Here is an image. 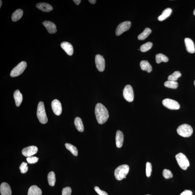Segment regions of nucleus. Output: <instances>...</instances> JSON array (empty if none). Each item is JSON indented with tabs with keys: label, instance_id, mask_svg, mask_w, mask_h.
Here are the masks:
<instances>
[{
	"label": "nucleus",
	"instance_id": "nucleus-1",
	"mask_svg": "<svg viewBox=\"0 0 195 195\" xmlns=\"http://www.w3.org/2000/svg\"><path fill=\"white\" fill-rule=\"evenodd\" d=\"M95 113L97 122L99 124H103L108 119L109 115L107 109L101 103L96 104Z\"/></svg>",
	"mask_w": 195,
	"mask_h": 195
},
{
	"label": "nucleus",
	"instance_id": "nucleus-2",
	"mask_svg": "<svg viewBox=\"0 0 195 195\" xmlns=\"http://www.w3.org/2000/svg\"><path fill=\"white\" fill-rule=\"evenodd\" d=\"M129 170V167L127 164H123L118 167L114 172L116 178L118 180H121L126 178V176L128 174Z\"/></svg>",
	"mask_w": 195,
	"mask_h": 195
},
{
	"label": "nucleus",
	"instance_id": "nucleus-3",
	"mask_svg": "<svg viewBox=\"0 0 195 195\" xmlns=\"http://www.w3.org/2000/svg\"><path fill=\"white\" fill-rule=\"evenodd\" d=\"M37 117L41 123L45 124L48 122V119L46 115L45 106L43 102H40L38 105L37 110Z\"/></svg>",
	"mask_w": 195,
	"mask_h": 195
},
{
	"label": "nucleus",
	"instance_id": "nucleus-4",
	"mask_svg": "<svg viewBox=\"0 0 195 195\" xmlns=\"http://www.w3.org/2000/svg\"><path fill=\"white\" fill-rule=\"evenodd\" d=\"M177 131L180 136L184 138H188L192 135L193 133V129L190 125L185 124L179 126Z\"/></svg>",
	"mask_w": 195,
	"mask_h": 195
},
{
	"label": "nucleus",
	"instance_id": "nucleus-5",
	"mask_svg": "<svg viewBox=\"0 0 195 195\" xmlns=\"http://www.w3.org/2000/svg\"><path fill=\"white\" fill-rule=\"evenodd\" d=\"M176 158L178 165L183 170H186L190 166L189 160L185 155L182 153H179L176 155Z\"/></svg>",
	"mask_w": 195,
	"mask_h": 195
},
{
	"label": "nucleus",
	"instance_id": "nucleus-6",
	"mask_svg": "<svg viewBox=\"0 0 195 195\" xmlns=\"http://www.w3.org/2000/svg\"><path fill=\"white\" fill-rule=\"evenodd\" d=\"M27 62L24 61L21 62L14 68L10 73L12 77H16L21 75L27 68Z\"/></svg>",
	"mask_w": 195,
	"mask_h": 195
},
{
	"label": "nucleus",
	"instance_id": "nucleus-7",
	"mask_svg": "<svg viewBox=\"0 0 195 195\" xmlns=\"http://www.w3.org/2000/svg\"><path fill=\"white\" fill-rule=\"evenodd\" d=\"M163 106L170 110H178L180 108V105L177 101L174 100L167 98L162 101Z\"/></svg>",
	"mask_w": 195,
	"mask_h": 195
},
{
	"label": "nucleus",
	"instance_id": "nucleus-8",
	"mask_svg": "<svg viewBox=\"0 0 195 195\" xmlns=\"http://www.w3.org/2000/svg\"><path fill=\"white\" fill-rule=\"evenodd\" d=\"M123 95L127 101L131 102L134 100V93L131 86L128 85L125 86L123 91Z\"/></svg>",
	"mask_w": 195,
	"mask_h": 195
},
{
	"label": "nucleus",
	"instance_id": "nucleus-9",
	"mask_svg": "<svg viewBox=\"0 0 195 195\" xmlns=\"http://www.w3.org/2000/svg\"><path fill=\"white\" fill-rule=\"evenodd\" d=\"M131 25V23L129 21H125L120 23L116 29V34L117 36L120 35L124 32L128 31Z\"/></svg>",
	"mask_w": 195,
	"mask_h": 195
},
{
	"label": "nucleus",
	"instance_id": "nucleus-10",
	"mask_svg": "<svg viewBox=\"0 0 195 195\" xmlns=\"http://www.w3.org/2000/svg\"><path fill=\"white\" fill-rule=\"evenodd\" d=\"M95 63L97 68L100 72H103L105 67V60L102 55L98 54L95 57Z\"/></svg>",
	"mask_w": 195,
	"mask_h": 195
},
{
	"label": "nucleus",
	"instance_id": "nucleus-11",
	"mask_svg": "<svg viewBox=\"0 0 195 195\" xmlns=\"http://www.w3.org/2000/svg\"><path fill=\"white\" fill-rule=\"evenodd\" d=\"M38 150V148L36 146H31L25 148L22 151V154L26 157H31L36 154Z\"/></svg>",
	"mask_w": 195,
	"mask_h": 195
},
{
	"label": "nucleus",
	"instance_id": "nucleus-12",
	"mask_svg": "<svg viewBox=\"0 0 195 195\" xmlns=\"http://www.w3.org/2000/svg\"><path fill=\"white\" fill-rule=\"evenodd\" d=\"M52 108L53 112L57 116L61 115L62 112V108L61 103L58 99H54L52 103Z\"/></svg>",
	"mask_w": 195,
	"mask_h": 195
},
{
	"label": "nucleus",
	"instance_id": "nucleus-13",
	"mask_svg": "<svg viewBox=\"0 0 195 195\" xmlns=\"http://www.w3.org/2000/svg\"><path fill=\"white\" fill-rule=\"evenodd\" d=\"M42 24L47 29L49 33L54 34L57 32V27L54 23L48 21H45L43 22Z\"/></svg>",
	"mask_w": 195,
	"mask_h": 195
},
{
	"label": "nucleus",
	"instance_id": "nucleus-14",
	"mask_svg": "<svg viewBox=\"0 0 195 195\" xmlns=\"http://www.w3.org/2000/svg\"><path fill=\"white\" fill-rule=\"evenodd\" d=\"M0 192L1 195H11L12 194L10 185L5 182L2 183L0 187Z\"/></svg>",
	"mask_w": 195,
	"mask_h": 195
},
{
	"label": "nucleus",
	"instance_id": "nucleus-15",
	"mask_svg": "<svg viewBox=\"0 0 195 195\" xmlns=\"http://www.w3.org/2000/svg\"><path fill=\"white\" fill-rule=\"evenodd\" d=\"M61 47L68 55L71 56L73 55V48L70 43L67 42H64L61 43Z\"/></svg>",
	"mask_w": 195,
	"mask_h": 195
},
{
	"label": "nucleus",
	"instance_id": "nucleus-16",
	"mask_svg": "<svg viewBox=\"0 0 195 195\" xmlns=\"http://www.w3.org/2000/svg\"><path fill=\"white\" fill-rule=\"evenodd\" d=\"M185 43L187 51L190 53H194L195 52L194 44L191 39L186 38L185 39Z\"/></svg>",
	"mask_w": 195,
	"mask_h": 195
},
{
	"label": "nucleus",
	"instance_id": "nucleus-17",
	"mask_svg": "<svg viewBox=\"0 0 195 195\" xmlns=\"http://www.w3.org/2000/svg\"><path fill=\"white\" fill-rule=\"evenodd\" d=\"M124 141V134L122 131L118 130L116 135V146L118 148H121Z\"/></svg>",
	"mask_w": 195,
	"mask_h": 195
},
{
	"label": "nucleus",
	"instance_id": "nucleus-18",
	"mask_svg": "<svg viewBox=\"0 0 195 195\" xmlns=\"http://www.w3.org/2000/svg\"><path fill=\"white\" fill-rule=\"evenodd\" d=\"M36 6L37 8L43 12H50L53 10L52 7L47 3H38L36 4Z\"/></svg>",
	"mask_w": 195,
	"mask_h": 195
},
{
	"label": "nucleus",
	"instance_id": "nucleus-19",
	"mask_svg": "<svg viewBox=\"0 0 195 195\" xmlns=\"http://www.w3.org/2000/svg\"><path fill=\"white\" fill-rule=\"evenodd\" d=\"M42 192L36 185H32L30 187L28 191V195H42Z\"/></svg>",
	"mask_w": 195,
	"mask_h": 195
},
{
	"label": "nucleus",
	"instance_id": "nucleus-20",
	"mask_svg": "<svg viewBox=\"0 0 195 195\" xmlns=\"http://www.w3.org/2000/svg\"><path fill=\"white\" fill-rule=\"evenodd\" d=\"M14 98L15 104L16 106L19 107L22 101V96L19 90H16L14 93Z\"/></svg>",
	"mask_w": 195,
	"mask_h": 195
},
{
	"label": "nucleus",
	"instance_id": "nucleus-21",
	"mask_svg": "<svg viewBox=\"0 0 195 195\" xmlns=\"http://www.w3.org/2000/svg\"><path fill=\"white\" fill-rule=\"evenodd\" d=\"M140 66L142 70L150 73L152 70L151 65L147 60H142L140 62Z\"/></svg>",
	"mask_w": 195,
	"mask_h": 195
},
{
	"label": "nucleus",
	"instance_id": "nucleus-22",
	"mask_svg": "<svg viewBox=\"0 0 195 195\" xmlns=\"http://www.w3.org/2000/svg\"><path fill=\"white\" fill-rule=\"evenodd\" d=\"M172 12V10L171 8H168L166 9L162 12V14L158 18V20L159 21H162L169 17Z\"/></svg>",
	"mask_w": 195,
	"mask_h": 195
},
{
	"label": "nucleus",
	"instance_id": "nucleus-23",
	"mask_svg": "<svg viewBox=\"0 0 195 195\" xmlns=\"http://www.w3.org/2000/svg\"><path fill=\"white\" fill-rule=\"evenodd\" d=\"M23 15V11L21 9H18L14 12L12 15V20L13 22H16L21 18Z\"/></svg>",
	"mask_w": 195,
	"mask_h": 195
},
{
	"label": "nucleus",
	"instance_id": "nucleus-24",
	"mask_svg": "<svg viewBox=\"0 0 195 195\" xmlns=\"http://www.w3.org/2000/svg\"><path fill=\"white\" fill-rule=\"evenodd\" d=\"M74 123L76 128L78 131L82 132L84 131V127L82 120L79 117H76L75 119Z\"/></svg>",
	"mask_w": 195,
	"mask_h": 195
},
{
	"label": "nucleus",
	"instance_id": "nucleus-25",
	"mask_svg": "<svg viewBox=\"0 0 195 195\" xmlns=\"http://www.w3.org/2000/svg\"><path fill=\"white\" fill-rule=\"evenodd\" d=\"M152 30L149 28H146L143 32H142L138 37L139 40H143L147 38L151 33Z\"/></svg>",
	"mask_w": 195,
	"mask_h": 195
},
{
	"label": "nucleus",
	"instance_id": "nucleus-26",
	"mask_svg": "<svg viewBox=\"0 0 195 195\" xmlns=\"http://www.w3.org/2000/svg\"><path fill=\"white\" fill-rule=\"evenodd\" d=\"M49 185L51 186H54L56 182L55 175L53 171H51L48 173V176Z\"/></svg>",
	"mask_w": 195,
	"mask_h": 195
},
{
	"label": "nucleus",
	"instance_id": "nucleus-27",
	"mask_svg": "<svg viewBox=\"0 0 195 195\" xmlns=\"http://www.w3.org/2000/svg\"><path fill=\"white\" fill-rule=\"evenodd\" d=\"M65 145L67 149L69 150L74 156H78V150L75 146L68 143L65 144Z\"/></svg>",
	"mask_w": 195,
	"mask_h": 195
},
{
	"label": "nucleus",
	"instance_id": "nucleus-28",
	"mask_svg": "<svg viewBox=\"0 0 195 195\" xmlns=\"http://www.w3.org/2000/svg\"><path fill=\"white\" fill-rule=\"evenodd\" d=\"M156 62L158 64H159L162 62H168V58L162 54H157L155 57Z\"/></svg>",
	"mask_w": 195,
	"mask_h": 195
},
{
	"label": "nucleus",
	"instance_id": "nucleus-29",
	"mask_svg": "<svg viewBox=\"0 0 195 195\" xmlns=\"http://www.w3.org/2000/svg\"><path fill=\"white\" fill-rule=\"evenodd\" d=\"M164 85L167 88L175 89L178 87V83L176 81L168 80L164 82Z\"/></svg>",
	"mask_w": 195,
	"mask_h": 195
},
{
	"label": "nucleus",
	"instance_id": "nucleus-30",
	"mask_svg": "<svg viewBox=\"0 0 195 195\" xmlns=\"http://www.w3.org/2000/svg\"><path fill=\"white\" fill-rule=\"evenodd\" d=\"M181 76H182V74L179 71H175L168 76V80L176 81Z\"/></svg>",
	"mask_w": 195,
	"mask_h": 195
},
{
	"label": "nucleus",
	"instance_id": "nucleus-31",
	"mask_svg": "<svg viewBox=\"0 0 195 195\" xmlns=\"http://www.w3.org/2000/svg\"><path fill=\"white\" fill-rule=\"evenodd\" d=\"M152 43L151 42H148L142 45L140 48L141 52H147L152 48Z\"/></svg>",
	"mask_w": 195,
	"mask_h": 195
},
{
	"label": "nucleus",
	"instance_id": "nucleus-32",
	"mask_svg": "<svg viewBox=\"0 0 195 195\" xmlns=\"http://www.w3.org/2000/svg\"><path fill=\"white\" fill-rule=\"evenodd\" d=\"M152 165L150 162H147L146 164V175L148 177H150L152 172Z\"/></svg>",
	"mask_w": 195,
	"mask_h": 195
},
{
	"label": "nucleus",
	"instance_id": "nucleus-33",
	"mask_svg": "<svg viewBox=\"0 0 195 195\" xmlns=\"http://www.w3.org/2000/svg\"><path fill=\"white\" fill-rule=\"evenodd\" d=\"M162 175L163 177L166 179L171 178L173 177V174L171 172L167 169H164L162 172Z\"/></svg>",
	"mask_w": 195,
	"mask_h": 195
},
{
	"label": "nucleus",
	"instance_id": "nucleus-34",
	"mask_svg": "<svg viewBox=\"0 0 195 195\" xmlns=\"http://www.w3.org/2000/svg\"><path fill=\"white\" fill-rule=\"evenodd\" d=\"M19 168L21 172L22 173H26L28 171V167L27 163L25 162H23L21 164Z\"/></svg>",
	"mask_w": 195,
	"mask_h": 195
},
{
	"label": "nucleus",
	"instance_id": "nucleus-35",
	"mask_svg": "<svg viewBox=\"0 0 195 195\" xmlns=\"http://www.w3.org/2000/svg\"><path fill=\"white\" fill-rule=\"evenodd\" d=\"M39 158L36 157H28L27 159V161L29 164H34L38 161Z\"/></svg>",
	"mask_w": 195,
	"mask_h": 195
},
{
	"label": "nucleus",
	"instance_id": "nucleus-36",
	"mask_svg": "<svg viewBox=\"0 0 195 195\" xmlns=\"http://www.w3.org/2000/svg\"><path fill=\"white\" fill-rule=\"evenodd\" d=\"M72 189L70 187H66L62 190V195H71Z\"/></svg>",
	"mask_w": 195,
	"mask_h": 195
},
{
	"label": "nucleus",
	"instance_id": "nucleus-37",
	"mask_svg": "<svg viewBox=\"0 0 195 195\" xmlns=\"http://www.w3.org/2000/svg\"><path fill=\"white\" fill-rule=\"evenodd\" d=\"M94 190L99 195H108L107 192L103 191V190H101L98 187H95Z\"/></svg>",
	"mask_w": 195,
	"mask_h": 195
},
{
	"label": "nucleus",
	"instance_id": "nucleus-38",
	"mask_svg": "<svg viewBox=\"0 0 195 195\" xmlns=\"http://www.w3.org/2000/svg\"><path fill=\"white\" fill-rule=\"evenodd\" d=\"M192 192L190 190H186L180 195H192Z\"/></svg>",
	"mask_w": 195,
	"mask_h": 195
},
{
	"label": "nucleus",
	"instance_id": "nucleus-39",
	"mask_svg": "<svg viewBox=\"0 0 195 195\" xmlns=\"http://www.w3.org/2000/svg\"><path fill=\"white\" fill-rule=\"evenodd\" d=\"M73 1L76 5H78L81 3V0H74Z\"/></svg>",
	"mask_w": 195,
	"mask_h": 195
},
{
	"label": "nucleus",
	"instance_id": "nucleus-40",
	"mask_svg": "<svg viewBox=\"0 0 195 195\" xmlns=\"http://www.w3.org/2000/svg\"><path fill=\"white\" fill-rule=\"evenodd\" d=\"M89 1L90 3L92 4H94L96 2V0H89Z\"/></svg>",
	"mask_w": 195,
	"mask_h": 195
},
{
	"label": "nucleus",
	"instance_id": "nucleus-41",
	"mask_svg": "<svg viewBox=\"0 0 195 195\" xmlns=\"http://www.w3.org/2000/svg\"><path fill=\"white\" fill-rule=\"evenodd\" d=\"M0 2H1V4H0V8H1L2 6V1H0Z\"/></svg>",
	"mask_w": 195,
	"mask_h": 195
},
{
	"label": "nucleus",
	"instance_id": "nucleus-42",
	"mask_svg": "<svg viewBox=\"0 0 195 195\" xmlns=\"http://www.w3.org/2000/svg\"><path fill=\"white\" fill-rule=\"evenodd\" d=\"M193 14L195 16V9L193 11Z\"/></svg>",
	"mask_w": 195,
	"mask_h": 195
},
{
	"label": "nucleus",
	"instance_id": "nucleus-43",
	"mask_svg": "<svg viewBox=\"0 0 195 195\" xmlns=\"http://www.w3.org/2000/svg\"><path fill=\"white\" fill-rule=\"evenodd\" d=\"M194 85L195 86V80L194 81Z\"/></svg>",
	"mask_w": 195,
	"mask_h": 195
},
{
	"label": "nucleus",
	"instance_id": "nucleus-44",
	"mask_svg": "<svg viewBox=\"0 0 195 195\" xmlns=\"http://www.w3.org/2000/svg\"></svg>",
	"mask_w": 195,
	"mask_h": 195
}]
</instances>
